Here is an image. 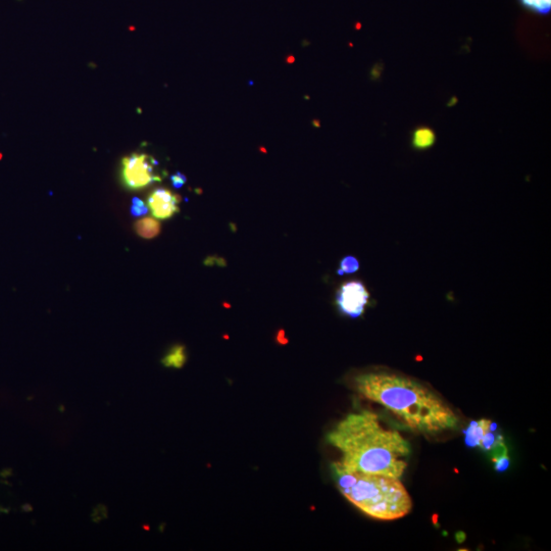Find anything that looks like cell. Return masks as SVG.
Instances as JSON below:
<instances>
[{"label":"cell","instance_id":"3957f363","mask_svg":"<svg viewBox=\"0 0 551 551\" xmlns=\"http://www.w3.org/2000/svg\"><path fill=\"white\" fill-rule=\"evenodd\" d=\"M337 488L365 515L380 521H395L407 516L412 501L400 479L347 471L332 466Z\"/></svg>","mask_w":551,"mask_h":551},{"label":"cell","instance_id":"9c48e42d","mask_svg":"<svg viewBox=\"0 0 551 551\" xmlns=\"http://www.w3.org/2000/svg\"><path fill=\"white\" fill-rule=\"evenodd\" d=\"M137 235L144 239H152L161 233V224L159 220L152 217L141 218L134 225Z\"/></svg>","mask_w":551,"mask_h":551},{"label":"cell","instance_id":"7c38bea8","mask_svg":"<svg viewBox=\"0 0 551 551\" xmlns=\"http://www.w3.org/2000/svg\"><path fill=\"white\" fill-rule=\"evenodd\" d=\"M359 270H360L359 259L354 255H347L341 259L339 269L337 270V274L339 276L351 275L357 273Z\"/></svg>","mask_w":551,"mask_h":551},{"label":"cell","instance_id":"277c9868","mask_svg":"<svg viewBox=\"0 0 551 551\" xmlns=\"http://www.w3.org/2000/svg\"><path fill=\"white\" fill-rule=\"evenodd\" d=\"M159 163L145 153H132L122 161V179L130 190H141L162 181L156 169Z\"/></svg>","mask_w":551,"mask_h":551},{"label":"cell","instance_id":"7a4b0ae2","mask_svg":"<svg viewBox=\"0 0 551 551\" xmlns=\"http://www.w3.org/2000/svg\"><path fill=\"white\" fill-rule=\"evenodd\" d=\"M358 392L388 409L410 430L436 434L458 424L455 412L430 389L408 377L389 371H369L355 378Z\"/></svg>","mask_w":551,"mask_h":551},{"label":"cell","instance_id":"52a82bcc","mask_svg":"<svg viewBox=\"0 0 551 551\" xmlns=\"http://www.w3.org/2000/svg\"><path fill=\"white\" fill-rule=\"evenodd\" d=\"M411 146L414 150L425 151L434 146L436 134L430 127H417L411 133Z\"/></svg>","mask_w":551,"mask_h":551},{"label":"cell","instance_id":"30bf717a","mask_svg":"<svg viewBox=\"0 0 551 551\" xmlns=\"http://www.w3.org/2000/svg\"><path fill=\"white\" fill-rule=\"evenodd\" d=\"M186 359L185 347L183 345H175L169 350L162 363L167 367L180 368L185 365Z\"/></svg>","mask_w":551,"mask_h":551},{"label":"cell","instance_id":"8992f818","mask_svg":"<svg viewBox=\"0 0 551 551\" xmlns=\"http://www.w3.org/2000/svg\"><path fill=\"white\" fill-rule=\"evenodd\" d=\"M180 196L166 188L153 190L147 198V206L154 218L168 219L179 212Z\"/></svg>","mask_w":551,"mask_h":551},{"label":"cell","instance_id":"ba28073f","mask_svg":"<svg viewBox=\"0 0 551 551\" xmlns=\"http://www.w3.org/2000/svg\"><path fill=\"white\" fill-rule=\"evenodd\" d=\"M491 423L492 422L490 420H487V418H482L480 421L471 422L468 429L465 430V441L467 446L474 448L478 447L485 431L487 430Z\"/></svg>","mask_w":551,"mask_h":551},{"label":"cell","instance_id":"8fae6325","mask_svg":"<svg viewBox=\"0 0 551 551\" xmlns=\"http://www.w3.org/2000/svg\"><path fill=\"white\" fill-rule=\"evenodd\" d=\"M519 2L525 9L540 15H546L551 10V0H519Z\"/></svg>","mask_w":551,"mask_h":551},{"label":"cell","instance_id":"5b68a950","mask_svg":"<svg viewBox=\"0 0 551 551\" xmlns=\"http://www.w3.org/2000/svg\"><path fill=\"white\" fill-rule=\"evenodd\" d=\"M369 292L361 280H350L338 288L335 303L340 314L350 319L361 318L369 302Z\"/></svg>","mask_w":551,"mask_h":551},{"label":"cell","instance_id":"4fadbf2b","mask_svg":"<svg viewBox=\"0 0 551 551\" xmlns=\"http://www.w3.org/2000/svg\"><path fill=\"white\" fill-rule=\"evenodd\" d=\"M147 212H148V206L145 204V202L139 199V198L134 197L133 200H132L131 214L135 217H139V216L145 215Z\"/></svg>","mask_w":551,"mask_h":551},{"label":"cell","instance_id":"6da1fadb","mask_svg":"<svg viewBox=\"0 0 551 551\" xmlns=\"http://www.w3.org/2000/svg\"><path fill=\"white\" fill-rule=\"evenodd\" d=\"M327 440L341 452L336 464L344 470L400 479L407 468L408 441L397 431L384 428L370 410L349 413Z\"/></svg>","mask_w":551,"mask_h":551},{"label":"cell","instance_id":"5bb4252c","mask_svg":"<svg viewBox=\"0 0 551 551\" xmlns=\"http://www.w3.org/2000/svg\"><path fill=\"white\" fill-rule=\"evenodd\" d=\"M492 461L494 462L495 470L499 473H502V472L508 470L509 467H510V462H511L509 454L502 455V456H499V457H496V458H492Z\"/></svg>","mask_w":551,"mask_h":551},{"label":"cell","instance_id":"9a60e30c","mask_svg":"<svg viewBox=\"0 0 551 551\" xmlns=\"http://www.w3.org/2000/svg\"><path fill=\"white\" fill-rule=\"evenodd\" d=\"M186 181H187L186 176L183 175L180 172L176 173V174L171 176V183L174 186V188H176V189L182 188L186 184Z\"/></svg>","mask_w":551,"mask_h":551}]
</instances>
